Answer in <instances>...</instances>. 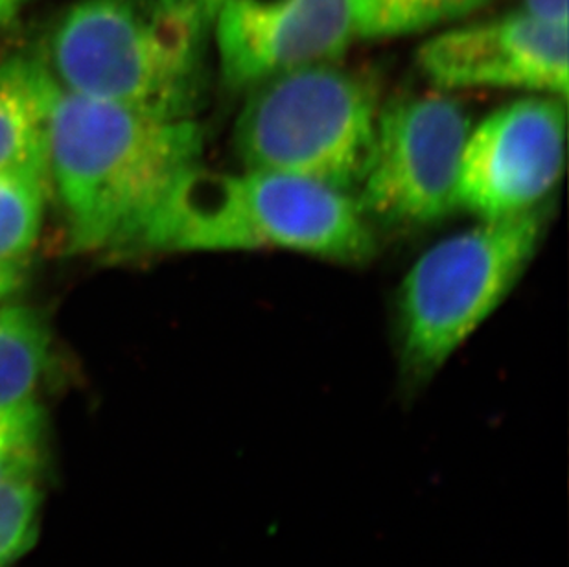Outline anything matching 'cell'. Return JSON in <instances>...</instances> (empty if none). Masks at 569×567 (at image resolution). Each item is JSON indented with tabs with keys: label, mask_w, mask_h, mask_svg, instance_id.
<instances>
[{
	"label": "cell",
	"mask_w": 569,
	"mask_h": 567,
	"mask_svg": "<svg viewBox=\"0 0 569 567\" xmlns=\"http://www.w3.org/2000/svg\"><path fill=\"white\" fill-rule=\"evenodd\" d=\"M50 193L44 168H0V260H24L32 251Z\"/></svg>",
	"instance_id": "obj_12"
},
{
	"label": "cell",
	"mask_w": 569,
	"mask_h": 567,
	"mask_svg": "<svg viewBox=\"0 0 569 567\" xmlns=\"http://www.w3.org/2000/svg\"><path fill=\"white\" fill-rule=\"evenodd\" d=\"M415 61L437 91L509 89L568 98V27L523 10L436 33Z\"/></svg>",
	"instance_id": "obj_8"
},
{
	"label": "cell",
	"mask_w": 569,
	"mask_h": 567,
	"mask_svg": "<svg viewBox=\"0 0 569 567\" xmlns=\"http://www.w3.org/2000/svg\"><path fill=\"white\" fill-rule=\"evenodd\" d=\"M223 0H157L168 21L207 43Z\"/></svg>",
	"instance_id": "obj_16"
},
{
	"label": "cell",
	"mask_w": 569,
	"mask_h": 567,
	"mask_svg": "<svg viewBox=\"0 0 569 567\" xmlns=\"http://www.w3.org/2000/svg\"><path fill=\"white\" fill-rule=\"evenodd\" d=\"M490 0H349L356 39H392L470 16Z\"/></svg>",
	"instance_id": "obj_13"
},
{
	"label": "cell",
	"mask_w": 569,
	"mask_h": 567,
	"mask_svg": "<svg viewBox=\"0 0 569 567\" xmlns=\"http://www.w3.org/2000/svg\"><path fill=\"white\" fill-rule=\"evenodd\" d=\"M56 87L43 56H11L0 63V168L47 170Z\"/></svg>",
	"instance_id": "obj_10"
},
{
	"label": "cell",
	"mask_w": 569,
	"mask_h": 567,
	"mask_svg": "<svg viewBox=\"0 0 569 567\" xmlns=\"http://www.w3.org/2000/svg\"><path fill=\"white\" fill-rule=\"evenodd\" d=\"M49 327L38 311L0 305V407L38 400L50 364Z\"/></svg>",
	"instance_id": "obj_11"
},
{
	"label": "cell",
	"mask_w": 569,
	"mask_h": 567,
	"mask_svg": "<svg viewBox=\"0 0 569 567\" xmlns=\"http://www.w3.org/2000/svg\"><path fill=\"white\" fill-rule=\"evenodd\" d=\"M24 282V260H0V305Z\"/></svg>",
	"instance_id": "obj_19"
},
{
	"label": "cell",
	"mask_w": 569,
	"mask_h": 567,
	"mask_svg": "<svg viewBox=\"0 0 569 567\" xmlns=\"http://www.w3.org/2000/svg\"><path fill=\"white\" fill-rule=\"evenodd\" d=\"M43 454L41 451H19L0 454V485L17 477L32 476L41 471Z\"/></svg>",
	"instance_id": "obj_17"
},
{
	"label": "cell",
	"mask_w": 569,
	"mask_h": 567,
	"mask_svg": "<svg viewBox=\"0 0 569 567\" xmlns=\"http://www.w3.org/2000/svg\"><path fill=\"white\" fill-rule=\"evenodd\" d=\"M43 487L39 474L0 485V567H10L27 555L39 538Z\"/></svg>",
	"instance_id": "obj_14"
},
{
	"label": "cell",
	"mask_w": 569,
	"mask_h": 567,
	"mask_svg": "<svg viewBox=\"0 0 569 567\" xmlns=\"http://www.w3.org/2000/svg\"><path fill=\"white\" fill-rule=\"evenodd\" d=\"M203 139L196 118L162 117L56 87L47 171L70 249L144 252L168 198L201 165Z\"/></svg>",
	"instance_id": "obj_1"
},
{
	"label": "cell",
	"mask_w": 569,
	"mask_h": 567,
	"mask_svg": "<svg viewBox=\"0 0 569 567\" xmlns=\"http://www.w3.org/2000/svg\"><path fill=\"white\" fill-rule=\"evenodd\" d=\"M262 249L366 263L377 252V229L350 193L277 171L198 165L157 216L144 252Z\"/></svg>",
	"instance_id": "obj_2"
},
{
	"label": "cell",
	"mask_w": 569,
	"mask_h": 567,
	"mask_svg": "<svg viewBox=\"0 0 569 567\" xmlns=\"http://www.w3.org/2000/svg\"><path fill=\"white\" fill-rule=\"evenodd\" d=\"M33 0H0V28L10 24Z\"/></svg>",
	"instance_id": "obj_20"
},
{
	"label": "cell",
	"mask_w": 569,
	"mask_h": 567,
	"mask_svg": "<svg viewBox=\"0 0 569 567\" xmlns=\"http://www.w3.org/2000/svg\"><path fill=\"white\" fill-rule=\"evenodd\" d=\"M203 41L162 16L157 0H78L43 54L56 86L80 97L193 118L203 91Z\"/></svg>",
	"instance_id": "obj_5"
},
{
	"label": "cell",
	"mask_w": 569,
	"mask_h": 567,
	"mask_svg": "<svg viewBox=\"0 0 569 567\" xmlns=\"http://www.w3.org/2000/svg\"><path fill=\"white\" fill-rule=\"evenodd\" d=\"M521 10L540 21L568 27V0H523Z\"/></svg>",
	"instance_id": "obj_18"
},
{
	"label": "cell",
	"mask_w": 569,
	"mask_h": 567,
	"mask_svg": "<svg viewBox=\"0 0 569 567\" xmlns=\"http://www.w3.org/2000/svg\"><path fill=\"white\" fill-rule=\"evenodd\" d=\"M568 98L527 94L470 128L457 177V210L496 220L551 201L565 176Z\"/></svg>",
	"instance_id": "obj_7"
},
{
	"label": "cell",
	"mask_w": 569,
	"mask_h": 567,
	"mask_svg": "<svg viewBox=\"0 0 569 567\" xmlns=\"http://www.w3.org/2000/svg\"><path fill=\"white\" fill-rule=\"evenodd\" d=\"M472 118L450 92L381 106L371 161L355 193L377 229H420L457 210V177Z\"/></svg>",
	"instance_id": "obj_6"
},
{
	"label": "cell",
	"mask_w": 569,
	"mask_h": 567,
	"mask_svg": "<svg viewBox=\"0 0 569 567\" xmlns=\"http://www.w3.org/2000/svg\"><path fill=\"white\" fill-rule=\"evenodd\" d=\"M380 109L371 76L339 61L308 64L248 89L232 150L240 168L355 196L371 161Z\"/></svg>",
	"instance_id": "obj_4"
},
{
	"label": "cell",
	"mask_w": 569,
	"mask_h": 567,
	"mask_svg": "<svg viewBox=\"0 0 569 567\" xmlns=\"http://www.w3.org/2000/svg\"><path fill=\"white\" fill-rule=\"evenodd\" d=\"M44 429L47 418L38 400L0 407V454L41 451Z\"/></svg>",
	"instance_id": "obj_15"
},
{
	"label": "cell",
	"mask_w": 569,
	"mask_h": 567,
	"mask_svg": "<svg viewBox=\"0 0 569 567\" xmlns=\"http://www.w3.org/2000/svg\"><path fill=\"white\" fill-rule=\"evenodd\" d=\"M553 203L478 220L437 241L403 277L397 294L398 398L413 404L457 350L506 302L537 258Z\"/></svg>",
	"instance_id": "obj_3"
},
{
	"label": "cell",
	"mask_w": 569,
	"mask_h": 567,
	"mask_svg": "<svg viewBox=\"0 0 569 567\" xmlns=\"http://www.w3.org/2000/svg\"><path fill=\"white\" fill-rule=\"evenodd\" d=\"M212 32L231 91L339 61L356 39L349 0H223Z\"/></svg>",
	"instance_id": "obj_9"
}]
</instances>
